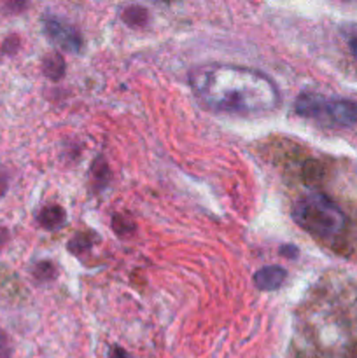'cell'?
<instances>
[{"label": "cell", "instance_id": "cell-1", "mask_svg": "<svg viewBox=\"0 0 357 358\" xmlns=\"http://www.w3.org/2000/svg\"><path fill=\"white\" fill-rule=\"evenodd\" d=\"M189 84L198 100L217 112L252 117L270 114L280 105L275 83L266 73L247 66L202 65L192 70Z\"/></svg>", "mask_w": 357, "mask_h": 358}, {"label": "cell", "instance_id": "cell-2", "mask_svg": "<svg viewBox=\"0 0 357 358\" xmlns=\"http://www.w3.org/2000/svg\"><path fill=\"white\" fill-rule=\"evenodd\" d=\"M293 219L298 226L321 240H338L346 229L345 212L322 192L301 196L294 203Z\"/></svg>", "mask_w": 357, "mask_h": 358}, {"label": "cell", "instance_id": "cell-3", "mask_svg": "<svg viewBox=\"0 0 357 358\" xmlns=\"http://www.w3.org/2000/svg\"><path fill=\"white\" fill-rule=\"evenodd\" d=\"M296 112L303 117L317 119L326 124H357V103L342 98H326L317 93H303L296 100Z\"/></svg>", "mask_w": 357, "mask_h": 358}, {"label": "cell", "instance_id": "cell-4", "mask_svg": "<svg viewBox=\"0 0 357 358\" xmlns=\"http://www.w3.org/2000/svg\"><path fill=\"white\" fill-rule=\"evenodd\" d=\"M44 31L56 45L69 52H77L83 45L80 35L74 28L66 27L65 23L58 21L56 17H46L44 20Z\"/></svg>", "mask_w": 357, "mask_h": 358}, {"label": "cell", "instance_id": "cell-5", "mask_svg": "<svg viewBox=\"0 0 357 358\" xmlns=\"http://www.w3.org/2000/svg\"><path fill=\"white\" fill-rule=\"evenodd\" d=\"M287 278V271L279 266H266L261 268L254 275V283L259 290L265 292H272V290L280 289Z\"/></svg>", "mask_w": 357, "mask_h": 358}, {"label": "cell", "instance_id": "cell-6", "mask_svg": "<svg viewBox=\"0 0 357 358\" xmlns=\"http://www.w3.org/2000/svg\"><path fill=\"white\" fill-rule=\"evenodd\" d=\"M42 73L51 80L62 79L63 73H65V59H63V56L59 52H51V55L46 56L42 59Z\"/></svg>", "mask_w": 357, "mask_h": 358}, {"label": "cell", "instance_id": "cell-7", "mask_svg": "<svg viewBox=\"0 0 357 358\" xmlns=\"http://www.w3.org/2000/svg\"><path fill=\"white\" fill-rule=\"evenodd\" d=\"M65 220V212L59 206H46L38 213V224L46 229H56Z\"/></svg>", "mask_w": 357, "mask_h": 358}, {"label": "cell", "instance_id": "cell-8", "mask_svg": "<svg viewBox=\"0 0 357 358\" xmlns=\"http://www.w3.org/2000/svg\"><path fill=\"white\" fill-rule=\"evenodd\" d=\"M122 20L128 24H144L147 21V10L139 6H130L122 10Z\"/></svg>", "mask_w": 357, "mask_h": 358}, {"label": "cell", "instance_id": "cell-9", "mask_svg": "<svg viewBox=\"0 0 357 358\" xmlns=\"http://www.w3.org/2000/svg\"><path fill=\"white\" fill-rule=\"evenodd\" d=\"M342 35L349 45V51L352 52L354 58H357V24H345L342 28Z\"/></svg>", "mask_w": 357, "mask_h": 358}, {"label": "cell", "instance_id": "cell-10", "mask_svg": "<svg viewBox=\"0 0 357 358\" xmlns=\"http://www.w3.org/2000/svg\"><path fill=\"white\" fill-rule=\"evenodd\" d=\"M34 276L37 280H51L55 276V268L49 262H41V264L35 266Z\"/></svg>", "mask_w": 357, "mask_h": 358}, {"label": "cell", "instance_id": "cell-11", "mask_svg": "<svg viewBox=\"0 0 357 358\" xmlns=\"http://www.w3.org/2000/svg\"><path fill=\"white\" fill-rule=\"evenodd\" d=\"M9 357H10L9 339H7L6 332L0 331V358H9Z\"/></svg>", "mask_w": 357, "mask_h": 358}, {"label": "cell", "instance_id": "cell-12", "mask_svg": "<svg viewBox=\"0 0 357 358\" xmlns=\"http://www.w3.org/2000/svg\"><path fill=\"white\" fill-rule=\"evenodd\" d=\"M7 187H9V175H7L6 168L0 166V198L6 194Z\"/></svg>", "mask_w": 357, "mask_h": 358}, {"label": "cell", "instance_id": "cell-13", "mask_svg": "<svg viewBox=\"0 0 357 358\" xmlns=\"http://www.w3.org/2000/svg\"><path fill=\"white\" fill-rule=\"evenodd\" d=\"M282 255H286V257H296L298 248L296 247H282Z\"/></svg>", "mask_w": 357, "mask_h": 358}, {"label": "cell", "instance_id": "cell-14", "mask_svg": "<svg viewBox=\"0 0 357 358\" xmlns=\"http://www.w3.org/2000/svg\"><path fill=\"white\" fill-rule=\"evenodd\" d=\"M115 355H118V358H126V355H125V352H121V350H115Z\"/></svg>", "mask_w": 357, "mask_h": 358}]
</instances>
